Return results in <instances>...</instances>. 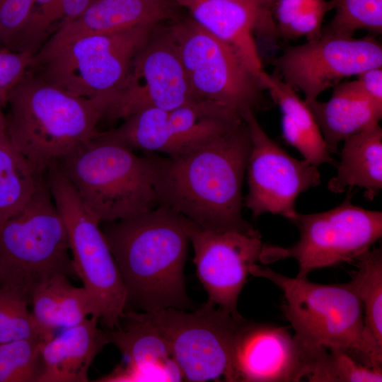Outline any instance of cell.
Masks as SVG:
<instances>
[{
    "label": "cell",
    "instance_id": "18",
    "mask_svg": "<svg viewBox=\"0 0 382 382\" xmlns=\"http://www.w3.org/2000/svg\"><path fill=\"white\" fill-rule=\"evenodd\" d=\"M124 361L98 381H183L166 339L139 311H125L120 325L106 332Z\"/></svg>",
    "mask_w": 382,
    "mask_h": 382
},
{
    "label": "cell",
    "instance_id": "10",
    "mask_svg": "<svg viewBox=\"0 0 382 382\" xmlns=\"http://www.w3.org/2000/svg\"><path fill=\"white\" fill-rule=\"evenodd\" d=\"M351 189L342 204L330 210L297 212L292 221L299 228V241L288 248L264 244L259 261L266 265L294 258L301 278L316 270L355 262L381 238L382 212L354 205Z\"/></svg>",
    "mask_w": 382,
    "mask_h": 382
},
{
    "label": "cell",
    "instance_id": "30",
    "mask_svg": "<svg viewBox=\"0 0 382 382\" xmlns=\"http://www.w3.org/2000/svg\"><path fill=\"white\" fill-rule=\"evenodd\" d=\"M42 341L26 338L0 344V382H39Z\"/></svg>",
    "mask_w": 382,
    "mask_h": 382
},
{
    "label": "cell",
    "instance_id": "21",
    "mask_svg": "<svg viewBox=\"0 0 382 382\" xmlns=\"http://www.w3.org/2000/svg\"><path fill=\"white\" fill-rule=\"evenodd\" d=\"M98 320L91 316L60 335L41 342L43 368L39 382L88 381L91 364L110 343L106 332L98 328Z\"/></svg>",
    "mask_w": 382,
    "mask_h": 382
},
{
    "label": "cell",
    "instance_id": "4",
    "mask_svg": "<svg viewBox=\"0 0 382 382\" xmlns=\"http://www.w3.org/2000/svg\"><path fill=\"white\" fill-rule=\"evenodd\" d=\"M133 151L98 132L56 163L100 224L158 206L151 154L139 156Z\"/></svg>",
    "mask_w": 382,
    "mask_h": 382
},
{
    "label": "cell",
    "instance_id": "16",
    "mask_svg": "<svg viewBox=\"0 0 382 382\" xmlns=\"http://www.w3.org/2000/svg\"><path fill=\"white\" fill-rule=\"evenodd\" d=\"M185 226L194 249L197 274L207 293V302L236 317L241 316L238 299L259 261L264 245L260 233L207 230L187 218Z\"/></svg>",
    "mask_w": 382,
    "mask_h": 382
},
{
    "label": "cell",
    "instance_id": "34",
    "mask_svg": "<svg viewBox=\"0 0 382 382\" xmlns=\"http://www.w3.org/2000/svg\"><path fill=\"white\" fill-rule=\"evenodd\" d=\"M34 0H0V48L5 47L26 23Z\"/></svg>",
    "mask_w": 382,
    "mask_h": 382
},
{
    "label": "cell",
    "instance_id": "39",
    "mask_svg": "<svg viewBox=\"0 0 382 382\" xmlns=\"http://www.w3.org/2000/svg\"><path fill=\"white\" fill-rule=\"evenodd\" d=\"M262 5L272 11V7L275 0H260Z\"/></svg>",
    "mask_w": 382,
    "mask_h": 382
},
{
    "label": "cell",
    "instance_id": "24",
    "mask_svg": "<svg viewBox=\"0 0 382 382\" xmlns=\"http://www.w3.org/2000/svg\"><path fill=\"white\" fill-rule=\"evenodd\" d=\"M69 278L64 274H55L32 296V314L42 341L52 338L59 328L76 325L92 315L87 291L83 286L72 285Z\"/></svg>",
    "mask_w": 382,
    "mask_h": 382
},
{
    "label": "cell",
    "instance_id": "22",
    "mask_svg": "<svg viewBox=\"0 0 382 382\" xmlns=\"http://www.w3.org/2000/svg\"><path fill=\"white\" fill-rule=\"evenodd\" d=\"M258 80L282 112V131L285 141L316 167L323 163L336 165L313 114L294 88L276 73L262 70Z\"/></svg>",
    "mask_w": 382,
    "mask_h": 382
},
{
    "label": "cell",
    "instance_id": "11",
    "mask_svg": "<svg viewBox=\"0 0 382 382\" xmlns=\"http://www.w3.org/2000/svg\"><path fill=\"white\" fill-rule=\"evenodd\" d=\"M168 30L197 96L238 112L264 103L262 88L238 53L192 18L175 20Z\"/></svg>",
    "mask_w": 382,
    "mask_h": 382
},
{
    "label": "cell",
    "instance_id": "2",
    "mask_svg": "<svg viewBox=\"0 0 382 382\" xmlns=\"http://www.w3.org/2000/svg\"><path fill=\"white\" fill-rule=\"evenodd\" d=\"M186 217L164 206L100 227L120 272L125 311L187 310L184 267L189 236Z\"/></svg>",
    "mask_w": 382,
    "mask_h": 382
},
{
    "label": "cell",
    "instance_id": "17",
    "mask_svg": "<svg viewBox=\"0 0 382 382\" xmlns=\"http://www.w3.org/2000/svg\"><path fill=\"white\" fill-rule=\"evenodd\" d=\"M307 351L284 327L247 320L235 345L234 382L303 381Z\"/></svg>",
    "mask_w": 382,
    "mask_h": 382
},
{
    "label": "cell",
    "instance_id": "23",
    "mask_svg": "<svg viewBox=\"0 0 382 382\" xmlns=\"http://www.w3.org/2000/svg\"><path fill=\"white\" fill-rule=\"evenodd\" d=\"M357 186L373 200L382 188V129L376 124L344 141L337 175L328 181V189L342 193Z\"/></svg>",
    "mask_w": 382,
    "mask_h": 382
},
{
    "label": "cell",
    "instance_id": "12",
    "mask_svg": "<svg viewBox=\"0 0 382 382\" xmlns=\"http://www.w3.org/2000/svg\"><path fill=\"white\" fill-rule=\"evenodd\" d=\"M123 120L117 128L100 134L132 150L175 156L226 132L243 119L224 105L199 99L169 110H144Z\"/></svg>",
    "mask_w": 382,
    "mask_h": 382
},
{
    "label": "cell",
    "instance_id": "35",
    "mask_svg": "<svg viewBox=\"0 0 382 382\" xmlns=\"http://www.w3.org/2000/svg\"><path fill=\"white\" fill-rule=\"evenodd\" d=\"M33 54L0 49V104L5 105L6 96L25 74Z\"/></svg>",
    "mask_w": 382,
    "mask_h": 382
},
{
    "label": "cell",
    "instance_id": "33",
    "mask_svg": "<svg viewBox=\"0 0 382 382\" xmlns=\"http://www.w3.org/2000/svg\"><path fill=\"white\" fill-rule=\"evenodd\" d=\"M356 80L340 83L332 91L366 100L382 108V66L367 69Z\"/></svg>",
    "mask_w": 382,
    "mask_h": 382
},
{
    "label": "cell",
    "instance_id": "19",
    "mask_svg": "<svg viewBox=\"0 0 382 382\" xmlns=\"http://www.w3.org/2000/svg\"><path fill=\"white\" fill-rule=\"evenodd\" d=\"M209 33L231 46L257 77L262 62L253 32L270 38L279 36L277 25L257 12L229 0H174Z\"/></svg>",
    "mask_w": 382,
    "mask_h": 382
},
{
    "label": "cell",
    "instance_id": "7",
    "mask_svg": "<svg viewBox=\"0 0 382 382\" xmlns=\"http://www.w3.org/2000/svg\"><path fill=\"white\" fill-rule=\"evenodd\" d=\"M250 274L264 277L281 289L283 313L300 343L345 349L364 361L363 307L349 282L322 284L257 264Z\"/></svg>",
    "mask_w": 382,
    "mask_h": 382
},
{
    "label": "cell",
    "instance_id": "1",
    "mask_svg": "<svg viewBox=\"0 0 382 382\" xmlns=\"http://www.w3.org/2000/svg\"><path fill=\"white\" fill-rule=\"evenodd\" d=\"M250 149V132L243 120L183 154H151L158 205L204 229L259 233L242 216V189Z\"/></svg>",
    "mask_w": 382,
    "mask_h": 382
},
{
    "label": "cell",
    "instance_id": "20",
    "mask_svg": "<svg viewBox=\"0 0 382 382\" xmlns=\"http://www.w3.org/2000/svg\"><path fill=\"white\" fill-rule=\"evenodd\" d=\"M172 0H95L79 17L58 28L40 49H51L92 34L122 31L176 20Z\"/></svg>",
    "mask_w": 382,
    "mask_h": 382
},
{
    "label": "cell",
    "instance_id": "26",
    "mask_svg": "<svg viewBox=\"0 0 382 382\" xmlns=\"http://www.w3.org/2000/svg\"><path fill=\"white\" fill-rule=\"evenodd\" d=\"M313 114L330 154L340 142L378 124L382 108L369 101L332 91L325 102L305 101Z\"/></svg>",
    "mask_w": 382,
    "mask_h": 382
},
{
    "label": "cell",
    "instance_id": "27",
    "mask_svg": "<svg viewBox=\"0 0 382 382\" xmlns=\"http://www.w3.org/2000/svg\"><path fill=\"white\" fill-rule=\"evenodd\" d=\"M43 175L13 146L6 129L0 131V227L25 204Z\"/></svg>",
    "mask_w": 382,
    "mask_h": 382
},
{
    "label": "cell",
    "instance_id": "38",
    "mask_svg": "<svg viewBox=\"0 0 382 382\" xmlns=\"http://www.w3.org/2000/svg\"><path fill=\"white\" fill-rule=\"evenodd\" d=\"M3 106L0 104V131L6 129V118L2 110Z\"/></svg>",
    "mask_w": 382,
    "mask_h": 382
},
{
    "label": "cell",
    "instance_id": "9",
    "mask_svg": "<svg viewBox=\"0 0 382 382\" xmlns=\"http://www.w3.org/2000/svg\"><path fill=\"white\" fill-rule=\"evenodd\" d=\"M168 342L183 381L234 382L233 354L247 322L204 302L187 312L166 308L139 312Z\"/></svg>",
    "mask_w": 382,
    "mask_h": 382
},
{
    "label": "cell",
    "instance_id": "29",
    "mask_svg": "<svg viewBox=\"0 0 382 382\" xmlns=\"http://www.w3.org/2000/svg\"><path fill=\"white\" fill-rule=\"evenodd\" d=\"M335 0H275L272 13L279 36L304 37L307 40L322 35L326 13L335 8Z\"/></svg>",
    "mask_w": 382,
    "mask_h": 382
},
{
    "label": "cell",
    "instance_id": "28",
    "mask_svg": "<svg viewBox=\"0 0 382 382\" xmlns=\"http://www.w3.org/2000/svg\"><path fill=\"white\" fill-rule=\"evenodd\" d=\"M306 349L307 361L303 379L307 381H382V371L358 361L345 349L323 347H306Z\"/></svg>",
    "mask_w": 382,
    "mask_h": 382
},
{
    "label": "cell",
    "instance_id": "36",
    "mask_svg": "<svg viewBox=\"0 0 382 382\" xmlns=\"http://www.w3.org/2000/svg\"><path fill=\"white\" fill-rule=\"evenodd\" d=\"M94 1L57 0L47 9L46 15L53 24L57 23V30L81 15Z\"/></svg>",
    "mask_w": 382,
    "mask_h": 382
},
{
    "label": "cell",
    "instance_id": "8",
    "mask_svg": "<svg viewBox=\"0 0 382 382\" xmlns=\"http://www.w3.org/2000/svg\"><path fill=\"white\" fill-rule=\"evenodd\" d=\"M46 175L53 201L66 228L76 274L90 298L91 316L109 330L115 329L125 311L126 291L100 223L86 209L56 164Z\"/></svg>",
    "mask_w": 382,
    "mask_h": 382
},
{
    "label": "cell",
    "instance_id": "25",
    "mask_svg": "<svg viewBox=\"0 0 382 382\" xmlns=\"http://www.w3.org/2000/svg\"><path fill=\"white\" fill-rule=\"evenodd\" d=\"M357 270L349 282L358 296L364 313V360L381 371L382 365V250L369 249L355 261Z\"/></svg>",
    "mask_w": 382,
    "mask_h": 382
},
{
    "label": "cell",
    "instance_id": "6",
    "mask_svg": "<svg viewBox=\"0 0 382 382\" xmlns=\"http://www.w3.org/2000/svg\"><path fill=\"white\" fill-rule=\"evenodd\" d=\"M69 250L65 224L44 178L0 227V287L30 304L34 291L52 276L77 277Z\"/></svg>",
    "mask_w": 382,
    "mask_h": 382
},
{
    "label": "cell",
    "instance_id": "31",
    "mask_svg": "<svg viewBox=\"0 0 382 382\" xmlns=\"http://www.w3.org/2000/svg\"><path fill=\"white\" fill-rule=\"evenodd\" d=\"M335 14L322 33L353 35L357 30L382 33V0H335Z\"/></svg>",
    "mask_w": 382,
    "mask_h": 382
},
{
    "label": "cell",
    "instance_id": "37",
    "mask_svg": "<svg viewBox=\"0 0 382 382\" xmlns=\"http://www.w3.org/2000/svg\"><path fill=\"white\" fill-rule=\"evenodd\" d=\"M56 1L57 0H34L30 16L38 14L47 9Z\"/></svg>",
    "mask_w": 382,
    "mask_h": 382
},
{
    "label": "cell",
    "instance_id": "13",
    "mask_svg": "<svg viewBox=\"0 0 382 382\" xmlns=\"http://www.w3.org/2000/svg\"><path fill=\"white\" fill-rule=\"evenodd\" d=\"M199 98L188 81L168 28L155 29L133 59L103 117L125 119L150 108L169 110Z\"/></svg>",
    "mask_w": 382,
    "mask_h": 382
},
{
    "label": "cell",
    "instance_id": "15",
    "mask_svg": "<svg viewBox=\"0 0 382 382\" xmlns=\"http://www.w3.org/2000/svg\"><path fill=\"white\" fill-rule=\"evenodd\" d=\"M250 135L251 149L246 171L248 192L245 206L257 218L264 213L293 221L298 196L320 183L318 167L291 156L274 142L259 124L255 112L241 115Z\"/></svg>",
    "mask_w": 382,
    "mask_h": 382
},
{
    "label": "cell",
    "instance_id": "3",
    "mask_svg": "<svg viewBox=\"0 0 382 382\" xmlns=\"http://www.w3.org/2000/svg\"><path fill=\"white\" fill-rule=\"evenodd\" d=\"M6 134L40 173L95 137L101 113L76 96L27 70L8 91Z\"/></svg>",
    "mask_w": 382,
    "mask_h": 382
},
{
    "label": "cell",
    "instance_id": "32",
    "mask_svg": "<svg viewBox=\"0 0 382 382\" xmlns=\"http://www.w3.org/2000/svg\"><path fill=\"white\" fill-rule=\"evenodd\" d=\"M28 304L16 292L0 287V344L26 338L42 340Z\"/></svg>",
    "mask_w": 382,
    "mask_h": 382
},
{
    "label": "cell",
    "instance_id": "5",
    "mask_svg": "<svg viewBox=\"0 0 382 382\" xmlns=\"http://www.w3.org/2000/svg\"><path fill=\"white\" fill-rule=\"evenodd\" d=\"M156 24L92 34L51 49H40L28 70L90 101L103 117L130 64Z\"/></svg>",
    "mask_w": 382,
    "mask_h": 382
},
{
    "label": "cell",
    "instance_id": "14",
    "mask_svg": "<svg viewBox=\"0 0 382 382\" xmlns=\"http://www.w3.org/2000/svg\"><path fill=\"white\" fill-rule=\"evenodd\" d=\"M274 65L285 82L311 101L345 78L381 67L382 46L372 36L322 33L318 39L286 47Z\"/></svg>",
    "mask_w": 382,
    "mask_h": 382
}]
</instances>
